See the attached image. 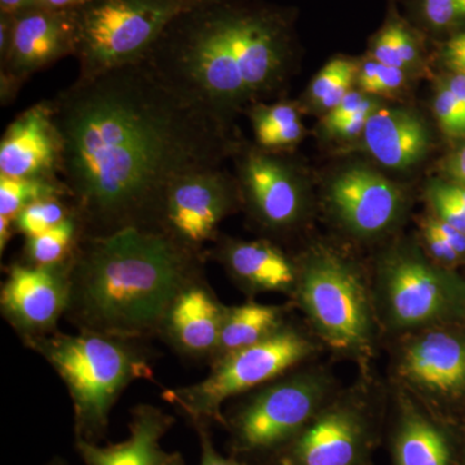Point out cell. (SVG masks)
<instances>
[{
  "instance_id": "cell-1",
  "label": "cell",
  "mask_w": 465,
  "mask_h": 465,
  "mask_svg": "<svg viewBox=\"0 0 465 465\" xmlns=\"http://www.w3.org/2000/svg\"><path fill=\"white\" fill-rule=\"evenodd\" d=\"M60 177L84 237L158 231L180 177L223 167L240 148L226 124L180 96L143 61L79 79L50 100Z\"/></svg>"
},
{
  "instance_id": "cell-2",
  "label": "cell",
  "mask_w": 465,
  "mask_h": 465,
  "mask_svg": "<svg viewBox=\"0 0 465 465\" xmlns=\"http://www.w3.org/2000/svg\"><path fill=\"white\" fill-rule=\"evenodd\" d=\"M295 9L262 0H198L143 58L180 96L226 124L280 90L296 54Z\"/></svg>"
},
{
  "instance_id": "cell-3",
  "label": "cell",
  "mask_w": 465,
  "mask_h": 465,
  "mask_svg": "<svg viewBox=\"0 0 465 465\" xmlns=\"http://www.w3.org/2000/svg\"><path fill=\"white\" fill-rule=\"evenodd\" d=\"M204 259L150 229L84 237L69 262L65 318L79 331L146 341L180 292L204 278Z\"/></svg>"
},
{
  "instance_id": "cell-4",
  "label": "cell",
  "mask_w": 465,
  "mask_h": 465,
  "mask_svg": "<svg viewBox=\"0 0 465 465\" xmlns=\"http://www.w3.org/2000/svg\"><path fill=\"white\" fill-rule=\"evenodd\" d=\"M45 358L69 391L75 440L99 443L116 401L134 381L153 378L148 351L139 341L101 333L54 332L26 341Z\"/></svg>"
},
{
  "instance_id": "cell-5",
  "label": "cell",
  "mask_w": 465,
  "mask_h": 465,
  "mask_svg": "<svg viewBox=\"0 0 465 465\" xmlns=\"http://www.w3.org/2000/svg\"><path fill=\"white\" fill-rule=\"evenodd\" d=\"M198 0H88L73 9L78 78L140 63L180 12Z\"/></svg>"
},
{
  "instance_id": "cell-6",
  "label": "cell",
  "mask_w": 465,
  "mask_h": 465,
  "mask_svg": "<svg viewBox=\"0 0 465 465\" xmlns=\"http://www.w3.org/2000/svg\"><path fill=\"white\" fill-rule=\"evenodd\" d=\"M311 351V342L304 336L281 327L258 344L213 362L201 381L163 390L162 399L185 416L193 427L210 421L225 423L222 409L226 401L273 381Z\"/></svg>"
},
{
  "instance_id": "cell-7",
  "label": "cell",
  "mask_w": 465,
  "mask_h": 465,
  "mask_svg": "<svg viewBox=\"0 0 465 465\" xmlns=\"http://www.w3.org/2000/svg\"><path fill=\"white\" fill-rule=\"evenodd\" d=\"M300 302L333 347L351 349L366 342L369 305L356 273L330 253H313L299 275Z\"/></svg>"
},
{
  "instance_id": "cell-8",
  "label": "cell",
  "mask_w": 465,
  "mask_h": 465,
  "mask_svg": "<svg viewBox=\"0 0 465 465\" xmlns=\"http://www.w3.org/2000/svg\"><path fill=\"white\" fill-rule=\"evenodd\" d=\"M237 179L223 167L208 168L180 177L164 198L158 231L183 246L204 252L216 241L217 229L240 206Z\"/></svg>"
},
{
  "instance_id": "cell-9",
  "label": "cell",
  "mask_w": 465,
  "mask_h": 465,
  "mask_svg": "<svg viewBox=\"0 0 465 465\" xmlns=\"http://www.w3.org/2000/svg\"><path fill=\"white\" fill-rule=\"evenodd\" d=\"M323 396L312 376L275 381L247 401L229 420L242 451H265L282 445L308 423Z\"/></svg>"
},
{
  "instance_id": "cell-10",
  "label": "cell",
  "mask_w": 465,
  "mask_h": 465,
  "mask_svg": "<svg viewBox=\"0 0 465 465\" xmlns=\"http://www.w3.org/2000/svg\"><path fill=\"white\" fill-rule=\"evenodd\" d=\"M12 16L11 45L5 57L0 60L3 105H8L16 97L30 76L75 54L73 9L56 11L34 5Z\"/></svg>"
},
{
  "instance_id": "cell-11",
  "label": "cell",
  "mask_w": 465,
  "mask_h": 465,
  "mask_svg": "<svg viewBox=\"0 0 465 465\" xmlns=\"http://www.w3.org/2000/svg\"><path fill=\"white\" fill-rule=\"evenodd\" d=\"M69 262H14L0 289V311L24 342L57 331L69 302Z\"/></svg>"
},
{
  "instance_id": "cell-12",
  "label": "cell",
  "mask_w": 465,
  "mask_h": 465,
  "mask_svg": "<svg viewBox=\"0 0 465 465\" xmlns=\"http://www.w3.org/2000/svg\"><path fill=\"white\" fill-rule=\"evenodd\" d=\"M241 202L269 231L298 224L304 211V186L298 171L275 153L255 148L234 153Z\"/></svg>"
},
{
  "instance_id": "cell-13",
  "label": "cell",
  "mask_w": 465,
  "mask_h": 465,
  "mask_svg": "<svg viewBox=\"0 0 465 465\" xmlns=\"http://www.w3.org/2000/svg\"><path fill=\"white\" fill-rule=\"evenodd\" d=\"M63 139L50 101L11 122L0 142V176L60 177Z\"/></svg>"
},
{
  "instance_id": "cell-14",
  "label": "cell",
  "mask_w": 465,
  "mask_h": 465,
  "mask_svg": "<svg viewBox=\"0 0 465 465\" xmlns=\"http://www.w3.org/2000/svg\"><path fill=\"white\" fill-rule=\"evenodd\" d=\"M330 201L351 231L372 235L393 224L402 206L400 189L367 167L341 171L330 185Z\"/></svg>"
},
{
  "instance_id": "cell-15",
  "label": "cell",
  "mask_w": 465,
  "mask_h": 465,
  "mask_svg": "<svg viewBox=\"0 0 465 465\" xmlns=\"http://www.w3.org/2000/svg\"><path fill=\"white\" fill-rule=\"evenodd\" d=\"M224 311V305L201 278L174 299L158 336L183 358L213 362Z\"/></svg>"
},
{
  "instance_id": "cell-16",
  "label": "cell",
  "mask_w": 465,
  "mask_h": 465,
  "mask_svg": "<svg viewBox=\"0 0 465 465\" xmlns=\"http://www.w3.org/2000/svg\"><path fill=\"white\" fill-rule=\"evenodd\" d=\"M391 316L400 326H419L440 316L448 305L442 277L420 259L397 256L385 268Z\"/></svg>"
},
{
  "instance_id": "cell-17",
  "label": "cell",
  "mask_w": 465,
  "mask_h": 465,
  "mask_svg": "<svg viewBox=\"0 0 465 465\" xmlns=\"http://www.w3.org/2000/svg\"><path fill=\"white\" fill-rule=\"evenodd\" d=\"M174 423V416L161 407L142 403L131 411L127 439L105 448L75 440V449L85 465H162L171 452L161 442Z\"/></svg>"
},
{
  "instance_id": "cell-18",
  "label": "cell",
  "mask_w": 465,
  "mask_h": 465,
  "mask_svg": "<svg viewBox=\"0 0 465 465\" xmlns=\"http://www.w3.org/2000/svg\"><path fill=\"white\" fill-rule=\"evenodd\" d=\"M367 152L391 170L414 167L427 155L430 134L421 116L410 109L379 105L362 134Z\"/></svg>"
},
{
  "instance_id": "cell-19",
  "label": "cell",
  "mask_w": 465,
  "mask_h": 465,
  "mask_svg": "<svg viewBox=\"0 0 465 465\" xmlns=\"http://www.w3.org/2000/svg\"><path fill=\"white\" fill-rule=\"evenodd\" d=\"M211 256L232 280L252 291H286L295 283V266L269 241L220 240Z\"/></svg>"
},
{
  "instance_id": "cell-20",
  "label": "cell",
  "mask_w": 465,
  "mask_h": 465,
  "mask_svg": "<svg viewBox=\"0 0 465 465\" xmlns=\"http://www.w3.org/2000/svg\"><path fill=\"white\" fill-rule=\"evenodd\" d=\"M403 374L419 387L450 394L465 387V344L437 331L415 339L402 358Z\"/></svg>"
},
{
  "instance_id": "cell-21",
  "label": "cell",
  "mask_w": 465,
  "mask_h": 465,
  "mask_svg": "<svg viewBox=\"0 0 465 465\" xmlns=\"http://www.w3.org/2000/svg\"><path fill=\"white\" fill-rule=\"evenodd\" d=\"M362 440L360 424L353 415L332 411L313 421L302 433L293 458L299 465H351Z\"/></svg>"
},
{
  "instance_id": "cell-22",
  "label": "cell",
  "mask_w": 465,
  "mask_h": 465,
  "mask_svg": "<svg viewBox=\"0 0 465 465\" xmlns=\"http://www.w3.org/2000/svg\"><path fill=\"white\" fill-rule=\"evenodd\" d=\"M281 308L258 302L226 308L213 362L258 344L281 329Z\"/></svg>"
},
{
  "instance_id": "cell-23",
  "label": "cell",
  "mask_w": 465,
  "mask_h": 465,
  "mask_svg": "<svg viewBox=\"0 0 465 465\" xmlns=\"http://www.w3.org/2000/svg\"><path fill=\"white\" fill-rule=\"evenodd\" d=\"M424 38L418 27L403 18L391 2L381 29L370 39L369 57L382 65L410 72L423 65Z\"/></svg>"
},
{
  "instance_id": "cell-24",
  "label": "cell",
  "mask_w": 465,
  "mask_h": 465,
  "mask_svg": "<svg viewBox=\"0 0 465 465\" xmlns=\"http://www.w3.org/2000/svg\"><path fill=\"white\" fill-rule=\"evenodd\" d=\"M255 134L256 146L266 152L277 153L295 148L305 128L298 105L292 103H256L246 109Z\"/></svg>"
},
{
  "instance_id": "cell-25",
  "label": "cell",
  "mask_w": 465,
  "mask_h": 465,
  "mask_svg": "<svg viewBox=\"0 0 465 465\" xmlns=\"http://www.w3.org/2000/svg\"><path fill=\"white\" fill-rule=\"evenodd\" d=\"M397 465H449L448 442L442 433L419 415L407 416L394 445Z\"/></svg>"
},
{
  "instance_id": "cell-26",
  "label": "cell",
  "mask_w": 465,
  "mask_h": 465,
  "mask_svg": "<svg viewBox=\"0 0 465 465\" xmlns=\"http://www.w3.org/2000/svg\"><path fill=\"white\" fill-rule=\"evenodd\" d=\"M84 237V225L74 213L50 231L26 238L23 260L33 265L66 264L74 256Z\"/></svg>"
},
{
  "instance_id": "cell-27",
  "label": "cell",
  "mask_w": 465,
  "mask_h": 465,
  "mask_svg": "<svg viewBox=\"0 0 465 465\" xmlns=\"http://www.w3.org/2000/svg\"><path fill=\"white\" fill-rule=\"evenodd\" d=\"M48 198H69L61 177L0 176V216L15 220L20 211Z\"/></svg>"
},
{
  "instance_id": "cell-28",
  "label": "cell",
  "mask_w": 465,
  "mask_h": 465,
  "mask_svg": "<svg viewBox=\"0 0 465 465\" xmlns=\"http://www.w3.org/2000/svg\"><path fill=\"white\" fill-rule=\"evenodd\" d=\"M360 61L338 56L330 60L309 84L307 100L313 108L330 112L353 90Z\"/></svg>"
},
{
  "instance_id": "cell-29",
  "label": "cell",
  "mask_w": 465,
  "mask_h": 465,
  "mask_svg": "<svg viewBox=\"0 0 465 465\" xmlns=\"http://www.w3.org/2000/svg\"><path fill=\"white\" fill-rule=\"evenodd\" d=\"M414 20L423 32L445 35L465 27V0H414Z\"/></svg>"
},
{
  "instance_id": "cell-30",
  "label": "cell",
  "mask_w": 465,
  "mask_h": 465,
  "mask_svg": "<svg viewBox=\"0 0 465 465\" xmlns=\"http://www.w3.org/2000/svg\"><path fill=\"white\" fill-rule=\"evenodd\" d=\"M74 213L69 198H48L35 202L20 211L15 219V232L25 238L35 237L65 222L67 217Z\"/></svg>"
},
{
  "instance_id": "cell-31",
  "label": "cell",
  "mask_w": 465,
  "mask_h": 465,
  "mask_svg": "<svg viewBox=\"0 0 465 465\" xmlns=\"http://www.w3.org/2000/svg\"><path fill=\"white\" fill-rule=\"evenodd\" d=\"M428 197L440 222L465 232V188L442 182H433Z\"/></svg>"
},
{
  "instance_id": "cell-32",
  "label": "cell",
  "mask_w": 465,
  "mask_h": 465,
  "mask_svg": "<svg viewBox=\"0 0 465 465\" xmlns=\"http://www.w3.org/2000/svg\"><path fill=\"white\" fill-rule=\"evenodd\" d=\"M433 110L443 133L452 137L464 136L465 112L443 81L434 94Z\"/></svg>"
},
{
  "instance_id": "cell-33",
  "label": "cell",
  "mask_w": 465,
  "mask_h": 465,
  "mask_svg": "<svg viewBox=\"0 0 465 465\" xmlns=\"http://www.w3.org/2000/svg\"><path fill=\"white\" fill-rule=\"evenodd\" d=\"M440 58L452 72L465 74V27L445 39L440 47Z\"/></svg>"
},
{
  "instance_id": "cell-34",
  "label": "cell",
  "mask_w": 465,
  "mask_h": 465,
  "mask_svg": "<svg viewBox=\"0 0 465 465\" xmlns=\"http://www.w3.org/2000/svg\"><path fill=\"white\" fill-rule=\"evenodd\" d=\"M406 84V72L400 67L382 65L378 63L376 70V78L372 94H382V96H391L399 94Z\"/></svg>"
},
{
  "instance_id": "cell-35",
  "label": "cell",
  "mask_w": 465,
  "mask_h": 465,
  "mask_svg": "<svg viewBox=\"0 0 465 465\" xmlns=\"http://www.w3.org/2000/svg\"><path fill=\"white\" fill-rule=\"evenodd\" d=\"M376 109V108H375ZM375 109L363 110L358 114L344 119V121L335 122V124H324V130L327 134H332L341 139H353V137L362 136L365 131L367 119L372 114Z\"/></svg>"
},
{
  "instance_id": "cell-36",
  "label": "cell",
  "mask_w": 465,
  "mask_h": 465,
  "mask_svg": "<svg viewBox=\"0 0 465 465\" xmlns=\"http://www.w3.org/2000/svg\"><path fill=\"white\" fill-rule=\"evenodd\" d=\"M423 232L425 242L428 247L432 251L434 256L443 262H455L459 259V253L452 249L451 244L449 243L442 235L440 234L433 225L430 224V219L423 224Z\"/></svg>"
},
{
  "instance_id": "cell-37",
  "label": "cell",
  "mask_w": 465,
  "mask_h": 465,
  "mask_svg": "<svg viewBox=\"0 0 465 465\" xmlns=\"http://www.w3.org/2000/svg\"><path fill=\"white\" fill-rule=\"evenodd\" d=\"M197 430L198 439H200L201 445V464L200 465H243L238 463L234 459L223 457L213 446V440H211L210 433H208L206 424L194 425Z\"/></svg>"
},
{
  "instance_id": "cell-38",
  "label": "cell",
  "mask_w": 465,
  "mask_h": 465,
  "mask_svg": "<svg viewBox=\"0 0 465 465\" xmlns=\"http://www.w3.org/2000/svg\"><path fill=\"white\" fill-rule=\"evenodd\" d=\"M433 228L451 244L452 249L457 251L459 255L465 253V232L458 231L454 226L440 222V219H430Z\"/></svg>"
},
{
  "instance_id": "cell-39",
  "label": "cell",
  "mask_w": 465,
  "mask_h": 465,
  "mask_svg": "<svg viewBox=\"0 0 465 465\" xmlns=\"http://www.w3.org/2000/svg\"><path fill=\"white\" fill-rule=\"evenodd\" d=\"M446 171L452 179L457 180L459 185L465 188V143L452 153L446 162Z\"/></svg>"
},
{
  "instance_id": "cell-40",
  "label": "cell",
  "mask_w": 465,
  "mask_h": 465,
  "mask_svg": "<svg viewBox=\"0 0 465 465\" xmlns=\"http://www.w3.org/2000/svg\"><path fill=\"white\" fill-rule=\"evenodd\" d=\"M12 29H14V16L0 14V60L5 57L11 45Z\"/></svg>"
},
{
  "instance_id": "cell-41",
  "label": "cell",
  "mask_w": 465,
  "mask_h": 465,
  "mask_svg": "<svg viewBox=\"0 0 465 465\" xmlns=\"http://www.w3.org/2000/svg\"><path fill=\"white\" fill-rule=\"evenodd\" d=\"M446 85L450 88V91L454 94L455 99L460 104L461 108L465 112V74L460 73H454L445 79Z\"/></svg>"
},
{
  "instance_id": "cell-42",
  "label": "cell",
  "mask_w": 465,
  "mask_h": 465,
  "mask_svg": "<svg viewBox=\"0 0 465 465\" xmlns=\"http://www.w3.org/2000/svg\"><path fill=\"white\" fill-rule=\"evenodd\" d=\"M88 0H35L39 7L56 9V11H70L84 5Z\"/></svg>"
},
{
  "instance_id": "cell-43",
  "label": "cell",
  "mask_w": 465,
  "mask_h": 465,
  "mask_svg": "<svg viewBox=\"0 0 465 465\" xmlns=\"http://www.w3.org/2000/svg\"><path fill=\"white\" fill-rule=\"evenodd\" d=\"M35 5V0H0V14L16 15Z\"/></svg>"
},
{
  "instance_id": "cell-44",
  "label": "cell",
  "mask_w": 465,
  "mask_h": 465,
  "mask_svg": "<svg viewBox=\"0 0 465 465\" xmlns=\"http://www.w3.org/2000/svg\"><path fill=\"white\" fill-rule=\"evenodd\" d=\"M15 232V220L0 216V252H5Z\"/></svg>"
},
{
  "instance_id": "cell-45",
  "label": "cell",
  "mask_w": 465,
  "mask_h": 465,
  "mask_svg": "<svg viewBox=\"0 0 465 465\" xmlns=\"http://www.w3.org/2000/svg\"><path fill=\"white\" fill-rule=\"evenodd\" d=\"M162 465H186V463L180 452H171L170 457Z\"/></svg>"
},
{
  "instance_id": "cell-46",
  "label": "cell",
  "mask_w": 465,
  "mask_h": 465,
  "mask_svg": "<svg viewBox=\"0 0 465 465\" xmlns=\"http://www.w3.org/2000/svg\"><path fill=\"white\" fill-rule=\"evenodd\" d=\"M45 465H70V464L67 463V461L64 458L54 457V458H52L51 460L48 461V463H45Z\"/></svg>"
}]
</instances>
